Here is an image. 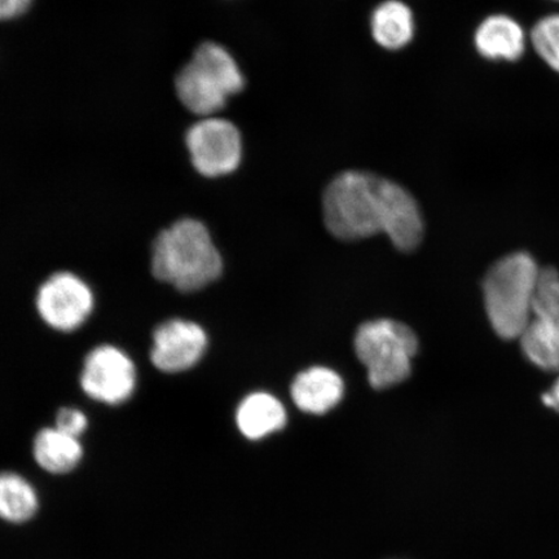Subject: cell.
Masks as SVG:
<instances>
[{
	"instance_id": "obj_1",
	"label": "cell",
	"mask_w": 559,
	"mask_h": 559,
	"mask_svg": "<svg viewBox=\"0 0 559 559\" xmlns=\"http://www.w3.org/2000/svg\"><path fill=\"white\" fill-rule=\"evenodd\" d=\"M324 221L340 240L388 235L396 249L411 251L424 236V222L412 194L394 181L362 171L338 175L324 193Z\"/></svg>"
},
{
	"instance_id": "obj_20",
	"label": "cell",
	"mask_w": 559,
	"mask_h": 559,
	"mask_svg": "<svg viewBox=\"0 0 559 559\" xmlns=\"http://www.w3.org/2000/svg\"><path fill=\"white\" fill-rule=\"evenodd\" d=\"M543 403L549 408L559 411V379L556 382L554 390L543 395Z\"/></svg>"
},
{
	"instance_id": "obj_9",
	"label": "cell",
	"mask_w": 559,
	"mask_h": 559,
	"mask_svg": "<svg viewBox=\"0 0 559 559\" xmlns=\"http://www.w3.org/2000/svg\"><path fill=\"white\" fill-rule=\"evenodd\" d=\"M81 386L97 402L117 405L129 400L136 386L134 362L115 346H100L87 355Z\"/></svg>"
},
{
	"instance_id": "obj_18",
	"label": "cell",
	"mask_w": 559,
	"mask_h": 559,
	"mask_svg": "<svg viewBox=\"0 0 559 559\" xmlns=\"http://www.w3.org/2000/svg\"><path fill=\"white\" fill-rule=\"evenodd\" d=\"M87 428V418L81 411L62 408L56 417V429L68 436L79 438Z\"/></svg>"
},
{
	"instance_id": "obj_6",
	"label": "cell",
	"mask_w": 559,
	"mask_h": 559,
	"mask_svg": "<svg viewBox=\"0 0 559 559\" xmlns=\"http://www.w3.org/2000/svg\"><path fill=\"white\" fill-rule=\"evenodd\" d=\"M521 345L531 362L547 372H559V274L542 270L531 319Z\"/></svg>"
},
{
	"instance_id": "obj_5",
	"label": "cell",
	"mask_w": 559,
	"mask_h": 559,
	"mask_svg": "<svg viewBox=\"0 0 559 559\" xmlns=\"http://www.w3.org/2000/svg\"><path fill=\"white\" fill-rule=\"evenodd\" d=\"M418 348L414 331L394 320H374L362 324L355 335V352L367 367L370 386H395L408 379Z\"/></svg>"
},
{
	"instance_id": "obj_10",
	"label": "cell",
	"mask_w": 559,
	"mask_h": 559,
	"mask_svg": "<svg viewBox=\"0 0 559 559\" xmlns=\"http://www.w3.org/2000/svg\"><path fill=\"white\" fill-rule=\"evenodd\" d=\"M207 347V335L192 321L173 319L153 334L151 360L166 373H179L198 365Z\"/></svg>"
},
{
	"instance_id": "obj_12",
	"label": "cell",
	"mask_w": 559,
	"mask_h": 559,
	"mask_svg": "<svg viewBox=\"0 0 559 559\" xmlns=\"http://www.w3.org/2000/svg\"><path fill=\"white\" fill-rule=\"evenodd\" d=\"M475 47L488 60L515 61L526 50V33L508 15L487 17L475 32Z\"/></svg>"
},
{
	"instance_id": "obj_15",
	"label": "cell",
	"mask_w": 559,
	"mask_h": 559,
	"mask_svg": "<svg viewBox=\"0 0 559 559\" xmlns=\"http://www.w3.org/2000/svg\"><path fill=\"white\" fill-rule=\"evenodd\" d=\"M372 34L380 46L400 50L415 34V20L409 7L397 0H388L377 7L372 16Z\"/></svg>"
},
{
	"instance_id": "obj_14",
	"label": "cell",
	"mask_w": 559,
	"mask_h": 559,
	"mask_svg": "<svg viewBox=\"0 0 559 559\" xmlns=\"http://www.w3.org/2000/svg\"><path fill=\"white\" fill-rule=\"evenodd\" d=\"M79 438L59 429H45L34 440V457L40 467L53 474L73 471L82 459Z\"/></svg>"
},
{
	"instance_id": "obj_3",
	"label": "cell",
	"mask_w": 559,
	"mask_h": 559,
	"mask_svg": "<svg viewBox=\"0 0 559 559\" xmlns=\"http://www.w3.org/2000/svg\"><path fill=\"white\" fill-rule=\"evenodd\" d=\"M542 270L527 253H514L496 262L484 282L486 311L496 334L520 338L533 312Z\"/></svg>"
},
{
	"instance_id": "obj_2",
	"label": "cell",
	"mask_w": 559,
	"mask_h": 559,
	"mask_svg": "<svg viewBox=\"0 0 559 559\" xmlns=\"http://www.w3.org/2000/svg\"><path fill=\"white\" fill-rule=\"evenodd\" d=\"M223 271L222 257L201 222L185 218L157 236L152 250V272L181 292H194L215 282Z\"/></svg>"
},
{
	"instance_id": "obj_19",
	"label": "cell",
	"mask_w": 559,
	"mask_h": 559,
	"mask_svg": "<svg viewBox=\"0 0 559 559\" xmlns=\"http://www.w3.org/2000/svg\"><path fill=\"white\" fill-rule=\"evenodd\" d=\"M33 0H0V21L16 19L27 10Z\"/></svg>"
},
{
	"instance_id": "obj_11",
	"label": "cell",
	"mask_w": 559,
	"mask_h": 559,
	"mask_svg": "<svg viewBox=\"0 0 559 559\" xmlns=\"http://www.w3.org/2000/svg\"><path fill=\"white\" fill-rule=\"evenodd\" d=\"M292 396L306 414L324 415L344 396V381L332 369L313 367L300 372L292 384Z\"/></svg>"
},
{
	"instance_id": "obj_16",
	"label": "cell",
	"mask_w": 559,
	"mask_h": 559,
	"mask_svg": "<svg viewBox=\"0 0 559 559\" xmlns=\"http://www.w3.org/2000/svg\"><path fill=\"white\" fill-rule=\"evenodd\" d=\"M38 499L29 481L17 474H0V519L21 523L37 512Z\"/></svg>"
},
{
	"instance_id": "obj_13",
	"label": "cell",
	"mask_w": 559,
	"mask_h": 559,
	"mask_svg": "<svg viewBox=\"0 0 559 559\" xmlns=\"http://www.w3.org/2000/svg\"><path fill=\"white\" fill-rule=\"evenodd\" d=\"M236 421L245 437L258 440L282 430L286 424V412L275 396L254 393L241 402Z\"/></svg>"
},
{
	"instance_id": "obj_4",
	"label": "cell",
	"mask_w": 559,
	"mask_h": 559,
	"mask_svg": "<svg viewBox=\"0 0 559 559\" xmlns=\"http://www.w3.org/2000/svg\"><path fill=\"white\" fill-rule=\"evenodd\" d=\"M243 85L241 70L233 56L214 41L200 45L175 80L181 104L201 117L218 114L230 96L241 93Z\"/></svg>"
},
{
	"instance_id": "obj_7",
	"label": "cell",
	"mask_w": 559,
	"mask_h": 559,
	"mask_svg": "<svg viewBox=\"0 0 559 559\" xmlns=\"http://www.w3.org/2000/svg\"><path fill=\"white\" fill-rule=\"evenodd\" d=\"M186 143L195 171L206 178L225 177L241 163L240 131L233 122L205 117L187 131Z\"/></svg>"
},
{
	"instance_id": "obj_8",
	"label": "cell",
	"mask_w": 559,
	"mask_h": 559,
	"mask_svg": "<svg viewBox=\"0 0 559 559\" xmlns=\"http://www.w3.org/2000/svg\"><path fill=\"white\" fill-rule=\"evenodd\" d=\"M37 309L53 330L72 332L79 330L93 312V292L79 276L59 272L40 286Z\"/></svg>"
},
{
	"instance_id": "obj_17",
	"label": "cell",
	"mask_w": 559,
	"mask_h": 559,
	"mask_svg": "<svg viewBox=\"0 0 559 559\" xmlns=\"http://www.w3.org/2000/svg\"><path fill=\"white\" fill-rule=\"evenodd\" d=\"M530 39L545 64L559 73V15L537 21Z\"/></svg>"
}]
</instances>
